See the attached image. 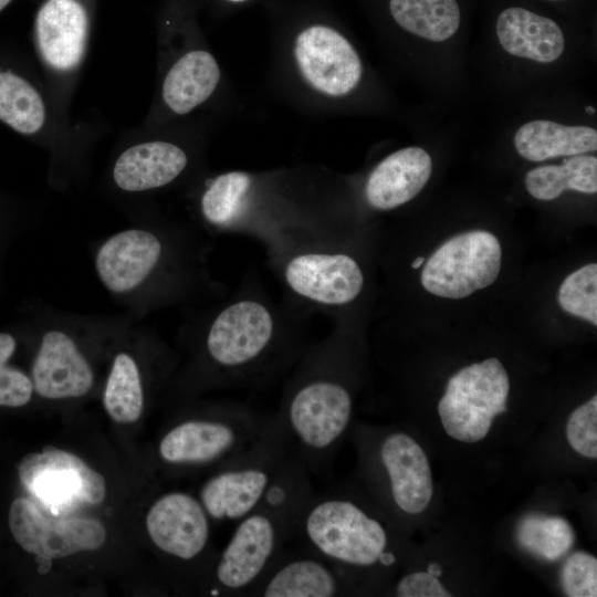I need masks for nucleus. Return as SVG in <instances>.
<instances>
[{
    "mask_svg": "<svg viewBox=\"0 0 597 597\" xmlns=\"http://www.w3.org/2000/svg\"><path fill=\"white\" fill-rule=\"evenodd\" d=\"M311 313L276 301L254 277L203 321L197 366L207 386L265 389L285 378L311 344Z\"/></svg>",
    "mask_w": 597,
    "mask_h": 597,
    "instance_id": "1",
    "label": "nucleus"
},
{
    "mask_svg": "<svg viewBox=\"0 0 597 597\" xmlns=\"http://www.w3.org/2000/svg\"><path fill=\"white\" fill-rule=\"evenodd\" d=\"M344 327L311 343L283 384L276 413L311 474L324 476L353 417Z\"/></svg>",
    "mask_w": 597,
    "mask_h": 597,
    "instance_id": "2",
    "label": "nucleus"
},
{
    "mask_svg": "<svg viewBox=\"0 0 597 597\" xmlns=\"http://www.w3.org/2000/svg\"><path fill=\"white\" fill-rule=\"evenodd\" d=\"M311 472L292 452L259 505L235 522L212 565L211 596H245L279 552L290 543L294 522L312 495Z\"/></svg>",
    "mask_w": 597,
    "mask_h": 597,
    "instance_id": "3",
    "label": "nucleus"
},
{
    "mask_svg": "<svg viewBox=\"0 0 597 597\" xmlns=\"http://www.w3.org/2000/svg\"><path fill=\"white\" fill-rule=\"evenodd\" d=\"M285 297L308 313L338 320L363 294L365 273L337 228H304L264 245Z\"/></svg>",
    "mask_w": 597,
    "mask_h": 597,
    "instance_id": "4",
    "label": "nucleus"
},
{
    "mask_svg": "<svg viewBox=\"0 0 597 597\" xmlns=\"http://www.w3.org/2000/svg\"><path fill=\"white\" fill-rule=\"evenodd\" d=\"M203 252L189 234L130 228L108 237L94 258L96 274L118 296L154 287L161 300L177 301L211 289Z\"/></svg>",
    "mask_w": 597,
    "mask_h": 597,
    "instance_id": "5",
    "label": "nucleus"
},
{
    "mask_svg": "<svg viewBox=\"0 0 597 597\" xmlns=\"http://www.w3.org/2000/svg\"><path fill=\"white\" fill-rule=\"evenodd\" d=\"M290 543L323 557L346 578L350 569L389 568L398 559L383 522L336 492L312 493L294 522Z\"/></svg>",
    "mask_w": 597,
    "mask_h": 597,
    "instance_id": "6",
    "label": "nucleus"
},
{
    "mask_svg": "<svg viewBox=\"0 0 597 597\" xmlns=\"http://www.w3.org/2000/svg\"><path fill=\"white\" fill-rule=\"evenodd\" d=\"M293 450L292 438L276 411L243 450L216 467L199 500L212 520L237 522L261 502Z\"/></svg>",
    "mask_w": 597,
    "mask_h": 597,
    "instance_id": "7",
    "label": "nucleus"
},
{
    "mask_svg": "<svg viewBox=\"0 0 597 597\" xmlns=\"http://www.w3.org/2000/svg\"><path fill=\"white\" fill-rule=\"evenodd\" d=\"M269 417L243 401L218 404L168 429L159 442L160 458L172 467H217L248 447Z\"/></svg>",
    "mask_w": 597,
    "mask_h": 597,
    "instance_id": "8",
    "label": "nucleus"
},
{
    "mask_svg": "<svg viewBox=\"0 0 597 597\" xmlns=\"http://www.w3.org/2000/svg\"><path fill=\"white\" fill-rule=\"evenodd\" d=\"M510 379L498 358L467 366L448 381L438 405L444 431L462 442L482 440L506 410Z\"/></svg>",
    "mask_w": 597,
    "mask_h": 597,
    "instance_id": "9",
    "label": "nucleus"
},
{
    "mask_svg": "<svg viewBox=\"0 0 597 597\" xmlns=\"http://www.w3.org/2000/svg\"><path fill=\"white\" fill-rule=\"evenodd\" d=\"M18 472L39 507L55 517H65L84 504L95 505L105 499L104 478L67 451L46 448L27 454Z\"/></svg>",
    "mask_w": 597,
    "mask_h": 597,
    "instance_id": "10",
    "label": "nucleus"
},
{
    "mask_svg": "<svg viewBox=\"0 0 597 597\" xmlns=\"http://www.w3.org/2000/svg\"><path fill=\"white\" fill-rule=\"evenodd\" d=\"M501 264L498 238L484 230L468 231L447 240L430 255L421 284L433 295L463 298L494 283Z\"/></svg>",
    "mask_w": 597,
    "mask_h": 597,
    "instance_id": "11",
    "label": "nucleus"
},
{
    "mask_svg": "<svg viewBox=\"0 0 597 597\" xmlns=\"http://www.w3.org/2000/svg\"><path fill=\"white\" fill-rule=\"evenodd\" d=\"M9 527L15 542L35 555L38 572L46 574L54 558L95 551L106 540V530L90 517H56L44 514L33 501L15 499L9 511Z\"/></svg>",
    "mask_w": 597,
    "mask_h": 597,
    "instance_id": "12",
    "label": "nucleus"
},
{
    "mask_svg": "<svg viewBox=\"0 0 597 597\" xmlns=\"http://www.w3.org/2000/svg\"><path fill=\"white\" fill-rule=\"evenodd\" d=\"M294 54L306 82L325 95H346L360 81L363 66L357 52L332 28L312 25L302 31Z\"/></svg>",
    "mask_w": 597,
    "mask_h": 597,
    "instance_id": "13",
    "label": "nucleus"
},
{
    "mask_svg": "<svg viewBox=\"0 0 597 597\" xmlns=\"http://www.w3.org/2000/svg\"><path fill=\"white\" fill-rule=\"evenodd\" d=\"M347 584V578L323 557L286 544L245 596L333 597L344 594Z\"/></svg>",
    "mask_w": 597,
    "mask_h": 597,
    "instance_id": "14",
    "label": "nucleus"
},
{
    "mask_svg": "<svg viewBox=\"0 0 597 597\" xmlns=\"http://www.w3.org/2000/svg\"><path fill=\"white\" fill-rule=\"evenodd\" d=\"M210 519L200 500L184 492H170L154 502L146 516V527L159 551L189 563L209 549Z\"/></svg>",
    "mask_w": 597,
    "mask_h": 597,
    "instance_id": "15",
    "label": "nucleus"
},
{
    "mask_svg": "<svg viewBox=\"0 0 597 597\" xmlns=\"http://www.w3.org/2000/svg\"><path fill=\"white\" fill-rule=\"evenodd\" d=\"M40 341L31 378L48 399L78 398L93 387L94 373L75 336L64 325L49 326Z\"/></svg>",
    "mask_w": 597,
    "mask_h": 597,
    "instance_id": "16",
    "label": "nucleus"
},
{
    "mask_svg": "<svg viewBox=\"0 0 597 597\" xmlns=\"http://www.w3.org/2000/svg\"><path fill=\"white\" fill-rule=\"evenodd\" d=\"M377 462L388 484L389 499L407 514L421 513L432 496V475L422 448L405 432L378 440Z\"/></svg>",
    "mask_w": 597,
    "mask_h": 597,
    "instance_id": "17",
    "label": "nucleus"
},
{
    "mask_svg": "<svg viewBox=\"0 0 597 597\" xmlns=\"http://www.w3.org/2000/svg\"><path fill=\"white\" fill-rule=\"evenodd\" d=\"M432 172L430 155L410 146L384 158L369 174L365 185L367 203L376 210L398 208L413 199Z\"/></svg>",
    "mask_w": 597,
    "mask_h": 597,
    "instance_id": "18",
    "label": "nucleus"
},
{
    "mask_svg": "<svg viewBox=\"0 0 597 597\" xmlns=\"http://www.w3.org/2000/svg\"><path fill=\"white\" fill-rule=\"evenodd\" d=\"M86 29L85 10L76 0H48L35 20L43 60L57 71L74 69L84 53Z\"/></svg>",
    "mask_w": 597,
    "mask_h": 597,
    "instance_id": "19",
    "label": "nucleus"
},
{
    "mask_svg": "<svg viewBox=\"0 0 597 597\" xmlns=\"http://www.w3.org/2000/svg\"><path fill=\"white\" fill-rule=\"evenodd\" d=\"M188 157L175 144L146 142L123 151L113 167L116 186L128 192L161 188L177 179L186 169Z\"/></svg>",
    "mask_w": 597,
    "mask_h": 597,
    "instance_id": "20",
    "label": "nucleus"
},
{
    "mask_svg": "<svg viewBox=\"0 0 597 597\" xmlns=\"http://www.w3.org/2000/svg\"><path fill=\"white\" fill-rule=\"evenodd\" d=\"M495 31L502 49L516 57L552 63L565 50V36L558 24L524 8L503 10L496 19Z\"/></svg>",
    "mask_w": 597,
    "mask_h": 597,
    "instance_id": "21",
    "label": "nucleus"
},
{
    "mask_svg": "<svg viewBox=\"0 0 597 597\" xmlns=\"http://www.w3.org/2000/svg\"><path fill=\"white\" fill-rule=\"evenodd\" d=\"M514 146L521 157L535 163L559 156L582 155L596 151L597 130L589 126L534 119L516 130Z\"/></svg>",
    "mask_w": 597,
    "mask_h": 597,
    "instance_id": "22",
    "label": "nucleus"
},
{
    "mask_svg": "<svg viewBox=\"0 0 597 597\" xmlns=\"http://www.w3.org/2000/svg\"><path fill=\"white\" fill-rule=\"evenodd\" d=\"M219 80L220 70L214 57L207 51H190L168 71L163 98L176 114H187L213 93Z\"/></svg>",
    "mask_w": 597,
    "mask_h": 597,
    "instance_id": "23",
    "label": "nucleus"
},
{
    "mask_svg": "<svg viewBox=\"0 0 597 597\" xmlns=\"http://www.w3.org/2000/svg\"><path fill=\"white\" fill-rule=\"evenodd\" d=\"M253 176L229 171L209 181L200 197V214L216 231L243 233Z\"/></svg>",
    "mask_w": 597,
    "mask_h": 597,
    "instance_id": "24",
    "label": "nucleus"
},
{
    "mask_svg": "<svg viewBox=\"0 0 597 597\" xmlns=\"http://www.w3.org/2000/svg\"><path fill=\"white\" fill-rule=\"evenodd\" d=\"M527 192L537 200H554L565 190L593 195L597 191V158L574 155L562 165H544L531 169L525 176Z\"/></svg>",
    "mask_w": 597,
    "mask_h": 597,
    "instance_id": "25",
    "label": "nucleus"
},
{
    "mask_svg": "<svg viewBox=\"0 0 597 597\" xmlns=\"http://www.w3.org/2000/svg\"><path fill=\"white\" fill-rule=\"evenodd\" d=\"M389 10L400 28L432 42L453 36L461 20L455 0H389Z\"/></svg>",
    "mask_w": 597,
    "mask_h": 597,
    "instance_id": "26",
    "label": "nucleus"
},
{
    "mask_svg": "<svg viewBox=\"0 0 597 597\" xmlns=\"http://www.w3.org/2000/svg\"><path fill=\"white\" fill-rule=\"evenodd\" d=\"M104 407L117 422L136 421L144 409L145 392L135 358L119 352L115 355L103 395Z\"/></svg>",
    "mask_w": 597,
    "mask_h": 597,
    "instance_id": "27",
    "label": "nucleus"
},
{
    "mask_svg": "<svg viewBox=\"0 0 597 597\" xmlns=\"http://www.w3.org/2000/svg\"><path fill=\"white\" fill-rule=\"evenodd\" d=\"M0 121L14 130L31 135L45 121V107L40 93L23 77L0 72Z\"/></svg>",
    "mask_w": 597,
    "mask_h": 597,
    "instance_id": "28",
    "label": "nucleus"
},
{
    "mask_svg": "<svg viewBox=\"0 0 597 597\" xmlns=\"http://www.w3.org/2000/svg\"><path fill=\"white\" fill-rule=\"evenodd\" d=\"M517 536L523 547L547 561L558 559L575 540L566 520L545 515L526 516L520 524Z\"/></svg>",
    "mask_w": 597,
    "mask_h": 597,
    "instance_id": "29",
    "label": "nucleus"
},
{
    "mask_svg": "<svg viewBox=\"0 0 597 597\" xmlns=\"http://www.w3.org/2000/svg\"><path fill=\"white\" fill-rule=\"evenodd\" d=\"M557 301L565 312L597 325V264L570 273L559 286Z\"/></svg>",
    "mask_w": 597,
    "mask_h": 597,
    "instance_id": "30",
    "label": "nucleus"
},
{
    "mask_svg": "<svg viewBox=\"0 0 597 597\" xmlns=\"http://www.w3.org/2000/svg\"><path fill=\"white\" fill-rule=\"evenodd\" d=\"M15 346V339L11 334L0 333V406L4 407L27 405L34 390L32 378L8 365Z\"/></svg>",
    "mask_w": 597,
    "mask_h": 597,
    "instance_id": "31",
    "label": "nucleus"
},
{
    "mask_svg": "<svg viewBox=\"0 0 597 597\" xmlns=\"http://www.w3.org/2000/svg\"><path fill=\"white\" fill-rule=\"evenodd\" d=\"M562 587L569 597L597 596V559L586 552L572 554L561 573Z\"/></svg>",
    "mask_w": 597,
    "mask_h": 597,
    "instance_id": "32",
    "label": "nucleus"
},
{
    "mask_svg": "<svg viewBox=\"0 0 597 597\" xmlns=\"http://www.w3.org/2000/svg\"><path fill=\"white\" fill-rule=\"evenodd\" d=\"M566 437L579 454L597 458V397L575 409L566 425Z\"/></svg>",
    "mask_w": 597,
    "mask_h": 597,
    "instance_id": "33",
    "label": "nucleus"
},
{
    "mask_svg": "<svg viewBox=\"0 0 597 597\" xmlns=\"http://www.w3.org/2000/svg\"><path fill=\"white\" fill-rule=\"evenodd\" d=\"M399 597H449L438 577L429 572H416L402 576L396 586Z\"/></svg>",
    "mask_w": 597,
    "mask_h": 597,
    "instance_id": "34",
    "label": "nucleus"
},
{
    "mask_svg": "<svg viewBox=\"0 0 597 597\" xmlns=\"http://www.w3.org/2000/svg\"><path fill=\"white\" fill-rule=\"evenodd\" d=\"M423 263H425V258L423 256H418L412 261L411 268L415 269V270H418V269H420L422 266Z\"/></svg>",
    "mask_w": 597,
    "mask_h": 597,
    "instance_id": "35",
    "label": "nucleus"
},
{
    "mask_svg": "<svg viewBox=\"0 0 597 597\" xmlns=\"http://www.w3.org/2000/svg\"><path fill=\"white\" fill-rule=\"evenodd\" d=\"M427 572H429V573H431V574H433V575H436V576H438V575L441 574V569H440V567H439L437 564H430V565L428 566V570H427Z\"/></svg>",
    "mask_w": 597,
    "mask_h": 597,
    "instance_id": "36",
    "label": "nucleus"
},
{
    "mask_svg": "<svg viewBox=\"0 0 597 597\" xmlns=\"http://www.w3.org/2000/svg\"><path fill=\"white\" fill-rule=\"evenodd\" d=\"M11 0H0V11L10 2Z\"/></svg>",
    "mask_w": 597,
    "mask_h": 597,
    "instance_id": "37",
    "label": "nucleus"
},
{
    "mask_svg": "<svg viewBox=\"0 0 597 597\" xmlns=\"http://www.w3.org/2000/svg\"><path fill=\"white\" fill-rule=\"evenodd\" d=\"M586 112H587L588 114H594V113H595V108L588 106V107H586Z\"/></svg>",
    "mask_w": 597,
    "mask_h": 597,
    "instance_id": "38",
    "label": "nucleus"
},
{
    "mask_svg": "<svg viewBox=\"0 0 597 597\" xmlns=\"http://www.w3.org/2000/svg\"><path fill=\"white\" fill-rule=\"evenodd\" d=\"M228 1H231V2H243V1H247V0H228Z\"/></svg>",
    "mask_w": 597,
    "mask_h": 597,
    "instance_id": "39",
    "label": "nucleus"
},
{
    "mask_svg": "<svg viewBox=\"0 0 597 597\" xmlns=\"http://www.w3.org/2000/svg\"><path fill=\"white\" fill-rule=\"evenodd\" d=\"M547 1H562V0H547Z\"/></svg>",
    "mask_w": 597,
    "mask_h": 597,
    "instance_id": "40",
    "label": "nucleus"
}]
</instances>
